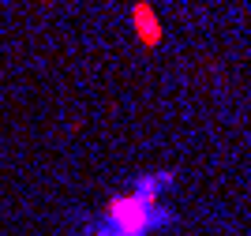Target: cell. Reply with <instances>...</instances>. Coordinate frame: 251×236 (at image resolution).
<instances>
[{"label":"cell","mask_w":251,"mask_h":236,"mask_svg":"<svg viewBox=\"0 0 251 236\" xmlns=\"http://www.w3.org/2000/svg\"><path fill=\"white\" fill-rule=\"evenodd\" d=\"M165 214L157 210V184L139 180L135 191L113 195L105 203V233L101 236H150V229L161 225Z\"/></svg>","instance_id":"obj_1"},{"label":"cell","mask_w":251,"mask_h":236,"mask_svg":"<svg viewBox=\"0 0 251 236\" xmlns=\"http://www.w3.org/2000/svg\"><path fill=\"white\" fill-rule=\"evenodd\" d=\"M131 26H135V38L143 49H157L161 38H165V26H161V15H157L150 4H135L131 8Z\"/></svg>","instance_id":"obj_2"}]
</instances>
